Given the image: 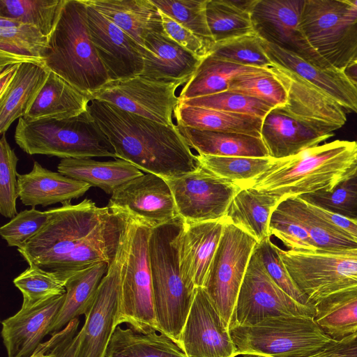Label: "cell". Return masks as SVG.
<instances>
[{"mask_svg":"<svg viewBox=\"0 0 357 357\" xmlns=\"http://www.w3.org/2000/svg\"><path fill=\"white\" fill-rule=\"evenodd\" d=\"M44 227L17 251L29 266L65 280L89 267L115 259L129 215L86 198L49 209Z\"/></svg>","mask_w":357,"mask_h":357,"instance_id":"1","label":"cell"},{"mask_svg":"<svg viewBox=\"0 0 357 357\" xmlns=\"http://www.w3.org/2000/svg\"><path fill=\"white\" fill-rule=\"evenodd\" d=\"M89 111L116 158L165 180L197 170L200 166L177 125H166L91 100Z\"/></svg>","mask_w":357,"mask_h":357,"instance_id":"2","label":"cell"},{"mask_svg":"<svg viewBox=\"0 0 357 357\" xmlns=\"http://www.w3.org/2000/svg\"><path fill=\"white\" fill-rule=\"evenodd\" d=\"M356 169V142L337 139L296 155L275 159L248 187L266 191L281 201L331 190Z\"/></svg>","mask_w":357,"mask_h":357,"instance_id":"3","label":"cell"},{"mask_svg":"<svg viewBox=\"0 0 357 357\" xmlns=\"http://www.w3.org/2000/svg\"><path fill=\"white\" fill-rule=\"evenodd\" d=\"M45 63L91 100L110 82L107 71L91 42L84 0H66L49 38Z\"/></svg>","mask_w":357,"mask_h":357,"instance_id":"4","label":"cell"},{"mask_svg":"<svg viewBox=\"0 0 357 357\" xmlns=\"http://www.w3.org/2000/svg\"><path fill=\"white\" fill-rule=\"evenodd\" d=\"M183 220L178 217L151 229L149 255L154 307L159 333L178 347L195 291L184 282L180 268L178 239Z\"/></svg>","mask_w":357,"mask_h":357,"instance_id":"5","label":"cell"},{"mask_svg":"<svg viewBox=\"0 0 357 357\" xmlns=\"http://www.w3.org/2000/svg\"><path fill=\"white\" fill-rule=\"evenodd\" d=\"M14 139L29 155H45L61 159L111 157L116 158L108 139L99 128L89 109L65 119H18Z\"/></svg>","mask_w":357,"mask_h":357,"instance_id":"6","label":"cell"},{"mask_svg":"<svg viewBox=\"0 0 357 357\" xmlns=\"http://www.w3.org/2000/svg\"><path fill=\"white\" fill-rule=\"evenodd\" d=\"M229 332L238 355L308 357L333 340L311 317H270L252 326L230 327Z\"/></svg>","mask_w":357,"mask_h":357,"instance_id":"7","label":"cell"},{"mask_svg":"<svg viewBox=\"0 0 357 357\" xmlns=\"http://www.w3.org/2000/svg\"><path fill=\"white\" fill-rule=\"evenodd\" d=\"M151 228L129 216L127 256L122 268L116 326L126 323L135 331L159 333L149 255Z\"/></svg>","mask_w":357,"mask_h":357,"instance_id":"8","label":"cell"},{"mask_svg":"<svg viewBox=\"0 0 357 357\" xmlns=\"http://www.w3.org/2000/svg\"><path fill=\"white\" fill-rule=\"evenodd\" d=\"M301 29L331 68L344 71L357 60V8L349 0H305Z\"/></svg>","mask_w":357,"mask_h":357,"instance_id":"9","label":"cell"},{"mask_svg":"<svg viewBox=\"0 0 357 357\" xmlns=\"http://www.w3.org/2000/svg\"><path fill=\"white\" fill-rule=\"evenodd\" d=\"M257 243L253 237L225 221L218 247L202 287L228 329Z\"/></svg>","mask_w":357,"mask_h":357,"instance_id":"10","label":"cell"},{"mask_svg":"<svg viewBox=\"0 0 357 357\" xmlns=\"http://www.w3.org/2000/svg\"><path fill=\"white\" fill-rule=\"evenodd\" d=\"M278 252L294 283L313 305L357 286V250L306 253L278 247Z\"/></svg>","mask_w":357,"mask_h":357,"instance_id":"11","label":"cell"},{"mask_svg":"<svg viewBox=\"0 0 357 357\" xmlns=\"http://www.w3.org/2000/svg\"><path fill=\"white\" fill-rule=\"evenodd\" d=\"M314 306L303 305L284 291L270 277L256 250L243 280L229 327L252 326L270 317H314Z\"/></svg>","mask_w":357,"mask_h":357,"instance_id":"12","label":"cell"},{"mask_svg":"<svg viewBox=\"0 0 357 357\" xmlns=\"http://www.w3.org/2000/svg\"><path fill=\"white\" fill-rule=\"evenodd\" d=\"M178 216L185 222L225 220L229 206L241 187L203 167L166 180Z\"/></svg>","mask_w":357,"mask_h":357,"instance_id":"13","label":"cell"},{"mask_svg":"<svg viewBox=\"0 0 357 357\" xmlns=\"http://www.w3.org/2000/svg\"><path fill=\"white\" fill-rule=\"evenodd\" d=\"M183 81L165 82L142 75L110 81L95 93L92 100L107 102L126 112L166 125L179 104L176 91Z\"/></svg>","mask_w":357,"mask_h":357,"instance_id":"14","label":"cell"},{"mask_svg":"<svg viewBox=\"0 0 357 357\" xmlns=\"http://www.w3.org/2000/svg\"><path fill=\"white\" fill-rule=\"evenodd\" d=\"M127 256V229L114 261L103 277L78 332L76 357H105L116 326L121 273Z\"/></svg>","mask_w":357,"mask_h":357,"instance_id":"15","label":"cell"},{"mask_svg":"<svg viewBox=\"0 0 357 357\" xmlns=\"http://www.w3.org/2000/svg\"><path fill=\"white\" fill-rule=\"evenodd\" d=\"M304 3L305 0H257L251 14L254 31L263 40L318 67L333 68L311 47L301 29Z\"/></svg>","mask_w":357,"mask_h":357,"instance_id":"16","label":"cell"},{"mask_svg":"<svg viewBox=\"0 0 357 357\" xmlns=\"http://www.w3.org/2000/svg\"><path fill=\"white\" fill-rule=\"evenodd\" d=\"M107 206L151 229L179 217L167 181L152 173L143 174L121 186Z\"/></svg>","mask_w":357,"mask_h":357,"instance_id":"17","label":"cell"},{"mask_svg":"<svg viewBox=\"0 0 357 357\" xmlns=\"http://www.w3.org/2000/svg\"><path fill=\"white\" fill-rule=\"evenodd\" d=\"M188 357H236L237 348L229 329L203 287L195 290L193 301L180 338Z\"/></svg>","mask_w":357,"mask_h":357,"instance_id":"18","label":"cell"},{"mask_svg":"<svg viewBox=\"0 0 357 357\" xmlns=\"http://www.w3.org/2000/svg\"><path fill=\"white\" fill-rule=\"evenodd\" d=\"M86 5L90 38L110 81L141 75L144 48L100 12Z\"/></svg>","mask_w":357,"mask_h":357,"instance_id":"19","label":"cell"},{"mask_svg":"<svg viewBox=\"0 0 357 357\" xmlns=\"http://www.w3.org/2000/svg\"><path fill=\"white\" fill-rule=\"evenodd\" d=\"M334 131L296 118L282 107L272 109L263 119L261 138L269 157L282 159L317 146Z\"/></svg>","mask_w":357,"mask_h":357,"instance_id":"20","label":"cell"},{"mask_svg":"<svg viewBox=\"0 0 357 357\" xmlns=\"http://www.w3.org/2000/svg\"><path fill=\"white\" fill-rule=\"evenodd\" d=\"M66 294L22 308L1 321V337L8 357H30L51 333Z\"/></svg>","mask_w":357,"mask_h":357,"instance_id":"21","label":"cell"},{"mask_svg":"<svg viewBox=\"0 0 357 357\" xmlns=\"http://www.w3.org/2000/svg\"><path fill=\"white\" fill-rule=\"evenodd\" d=\"M270 69L287 91L285 112L333 131L345 124L346 112L333 99L289 70L273 64Z\"/></svg>","mask_w":357,"mask_h":357,"instance_id":"22","label":"cell"},{"mask_svg":"<svg viewBox=\"0 0 357 357\" xmlns=\"http://www.w3.org/2000/svg\"><path fill=\"white\" fill-rule=\"evenodd\" d=\"M263 45L273 65L305 80L333 99L346 112L357 114V86L344 71L318 67L290 51L264 40Z\"/></svg>","mask_w":357,"mask_h":357,"instance_id":"23","label":"cell"},{"mask_svg":"<svg viewBox=\"0 0 357 357\" xmlns=\"http://www.w3.org/2000/svg\"><path fill=\"white\" fill-rule=\"evenodd\" d=\"M224 225L225 220L184 222L178 239V257L183 279L190 289L204 286Z\"/></svg>","mask_w":357,"mask_h":357,"instance_id":"24","label":"cell"},{"mask_svg":"<svg viewBox=\"0 0 357 357\" xmlns=\"http://www.w3.org/2000/svg\"><path fill=\"white\" fill-rule=\"evenodd\" d=\"M143 48L141 75L155 80L186 83L202 61L172 40L164 29L149 33Z\"/></svg>","mask_w":357,"mask_h":357,"instance_id":"25","label":"cell"},{"mask_svg":"<svg viewBox=\"0 0 357 357\" xmlns=\"http://www.w3.org/2000/svg\"><path fill=\"white\" fill-rule=\"evenodd\" d=\"M18 196L24 206L34 208L71 201L83 196L91 187L61 173L52 172L35 161L29 173L17 174Z\"/></svg>","mask_w":357,"mask_h":357,"instance_id":"26","label":"cell"},{"mask_svg":"<svg viewBox=\"0 0 357 357\" xmlns=\"http://www.w3.org/2000/svg\"><path fill=\"white\" fill-rule=\"evenodd\" d=\"M142 47L146 36L163 30L160 10L151 0H85Z\"/></svg>","mask_w":357,"mask_h":357,"instance_id":"27","label":"cell"},{"mask_svg":"<svg viewBox=\"0 0 357 357\" xmlns=\"http://www.w3.org/2000/svg\"><path fill=\"white\" fill-rule=\"evenodd\" d=\"M91 99L64 79L51 71L26 114L29 121L65 119L89 110Z\"/></svg>","mask_w":357,"mask_h":357,"instance_id":"28","label":"cell"},{"mask_svg":"<svg viewBox=\"0 0 357 357\" xmlns=\"http://www.w3.org/2000/svg\"><path fill=\"white\" fill-rule=\"evenodd\" d=\"M51 70L45 64L20 63L13 82L0 96V133L29 112Z\"/></svg>","mask_w":357,"mask_h":357,"instance_id":"29","label":"cell"},{"mask_svg":"<svg viewBox=\"0 0 357 357\" xmlns=\"http://www.w3.org/2000/svg\"><path fill=\"white\" fill-rule=\"evenodd\" d=\"M280 202L275 195L252 187H245L235 195L225 221L253 237L259 243L269 234L271 214Z\"/></svg>","mask_w":357,"mask_h":357,"instance_id":"30","label":"cell"},{"mask_svg":"<svg viewBox=\"0 0 357 357\" xmlns=\"http://www.w3.org/2000/svg\"><path fill=\"white\" fill-rule=\"evenodd\" d=\"M57 170L91 187L99 188L111 195L123 185L143 174L132 164L120 158L107 161L92 158L61 159Z\"/></svg>","mask_w":357,"mask_h":357,"instance_id":"31","label":"cell"},{"mask_svg":"<svg viewBox=\"0 0 357 357\" xmlns=\"http://www.w3.org/2000/svg\"><path fill=\"white\" fill-rule=\"evenodd\" d=\"M49 37L18 20L0 17V71L17 63L45 64Z\"/></svg>","mask_w":357,"mask_h":357,"instance_id":"32","label":"cell"},{"mask_svg":"<svg viewBox=\"0 0 357 357\" xmlns=\"http://www.w3.org/2000/svg\"><path fill=\"white\" fill-rule=\"evenodd\" d=\"M278 204L306 229L317 252L357 250L355 240L319 215L312 204L301 197H288L281 200Z\"/></svg>","mask_w":357,"mask_h":357,"instance_id":"33","label":"cell"},{"mask_svg":"<svg viewBox=\"0 0 357 357\" xmlns=\"http://www.w3.org/2000/svg\"><path fill=\"white\" fill-rule=\"evenodd\" d=\"M178 127L189 146L199 155L269 157L261 137L241 133L202 130L180 126Z\"/></svg>","mask_w":357,"mask_h":357,"instance_id":"34","label":"cell"},{"mask_svg":"<svg viewBox=\"0 0 357 357\" xmlns=\"http://www.w3.org/2000/svg\"><path fill=\"white\" fill-rule=\"evenodd\" d=\"M174 115L180 126L261 137L263 119L259 117L182 104L178 105Z\"/></svg>","mask_w":357,"mask_h":357,"instance_id":"35","label":"cell"},{"mask_svg":"<svg viewBox=\"0 0 357 357\" xmlns=\"http://www.w3.org/2000/svg\"><path fill=\"white\" fill-rule=\"evenodd\" d=\"M109 265L101 262L69 277L65 284L66 298L51 333L58 332L71 321L85 314Z\"/></svg>","mask_w":357,"mask_h":357,"instance_id":"36","label":"cell"},{"mask_svg":"<svg viewBox=\"0 0 357 357\" xmlns=\"http://www.w3.org/2000/svg\"><path fill=\"white\" fill-rule=\"evenodd\" d=\"M105 357H188L172 340L151 331L142 334L116 326Z\"/></svg>","mask_w":357,"mask_h":357,"instance_id":"37","label":"cell"},{"mask_svg":"<svg viewBox=\"0 0 357 357\" xmlns=\"http://www.w3.org/2000/svg\"><path fill=\"white\" fill-rule=\"evenodd\" d=\"M257 0H208L206 19L214 43L254 33L251 20Z\"/></svg>","mask_w":357,"mask_h":357,"instance_id":"38","label":"cell"},{"mask_svg":"<svg viewBox=\"0 0 357 357\" xmlns=\"http://www.w3.org/2000/svg\"><path fill=\"white\" fill-rule=\"evenodd\" d=\"M314 305L315 321L333 340L357 332V286L330 295Z\"/></svg>","mask_w":357,"mask_h":357,"instance_id":"39","label":"cell"},{"mask_svg":"<svg viewBox=\"0 0 357 357\" xmlns=\"http://www.w3.org/2000/svg\"><path fill=\"white\" fill-rule=\"evenodd\" d=\"M261 70L264 69L220 61L208 56L185 84L178 96L179 101L227 91L234 77Z\"/></svg>","mask_w":357,"mask_h":357,"instance_id":"40","label":"cell"},{"mask_svg":"<svg viewBox=\"0 0 357 357\" xmlns=\"http://www.w3.org/2000/svg\"><path fill=\"white\" fill-rule=\"evenodd\" d=\"M66 0H0V17L30 24L50 38Z\"/></svg>","mask_w":357,"mask_h":357,"instance_id":"41","label":"cell"},{"mask_svg":"<svg viewBox=\"0 0 357 357\" xmlns=\"http://www.w3.org/2000/svg\"><path fill=\"white\" fill-rule=\"evenodd\" d=\"M202 167L213 174L236 183L242 188L248 187L273 164L271 157H239L197 155Z\"/></svg>","mask_w":357,"mask_h":357,"instance_id":"42","label":"cell"},{"mask_svg":"<svg viewBox=\"0 0 357 357\" xmlns=\"http://www.w3.org/2000/svg\"><path fill=\"white\" fill-rule=\"evenodd\" d=\"M263 43L264 40L254 32L215 43L209 56L241 66L270 69L273 63L266 54Z\"/></svg>","mask_w":357,"mask_h":357,"instance_id":"43","label":"cell"},{"mask_svg":"<svg viewBox=\"0 0 357 357\" xmlns=\"http://www.w3.org/2000/svg\"><path fill=\"white\" fill-rule=\"evenodd\" d=\"M66 280L59 275L29 266L13 280L23 297L22 308L31 307L66 294Z\"/></svg>","mask_w":357,"mask_h":357,"instance_id":"44","label":"cell"},{"mask_svg":"<svg viewBox=\"0 0 357 357\" xmlns=\"http://www.w3.org/2000/svg\"><path fill=\"white\" fill-rule=\"evenodd\" d=\"M228 90L264 101L273 107L287 102V91L271 69L239 75L229 84Z\"/></svg>","mask_w":357,"mask_h":357,"instance_id":"45","label":"cell"},{"mask_svg":"<svg viewBox=\"0 0 357 357\" xmlns=\"http://www.w3.org/2000/svg\"><path fill=\"white\" fill-rule=\"evenodd\" d=\"M298 197L314 206L357 220V169L331 190H320Z\"/></svg>","mask_w":357,"mask_h":357,"instance_id":"46","label":"cell"},{"mask_svg":"<svg viewBox=\"0 0 357 357\" xmlns=\"http://www.w3.org/2000/svg\"><path fill=\"white\" fill-rule=\"evenodd\" d=\"M179 104L248 114L261 119L275 108L257 98L229 90L209 96L182 100L179 101Z\"/></svg>","mask_w":357,"mask_h":357,"instance_id":"47","label":"cell"},{"mask_svg":"<svg viewBox=\"0 0 357 357\" xmlns=\"http://www.w3.org/2000/svg\"><path fill=\"white\" fill-rule=\"evenodd\" d=\"M158 8L212 47L215 43L206 19L208 0H151Z\"/></svg>","mask_w":357,"mask_h":357,"instance_id":"48","label":"cell"},{"mask_svg":"<svg viewBox=\"0 0 357 357\" xmlns=\"http://www.w3.org/2000/svg\"><path fill=\"white\" fill-rule=\"evenodd\" d=\"M269 234L280 240L289 250L306 253L318 252L306 229L279 204L271 216Z\"/></svg>","mask_w":357,"mask_h":357,"instance_id":"49","label":"cell"},{"mask_svg":"<svg viewBox=\"0 0 357 357\" xmlns=\"http://www.w3.org/2000/svg\"><path fill=\"white\" fill-rule=\"evenodd\" d=\"M18 158L8 144L5 134L0 139V213L13 218L17 214V165Z\"/></svg>","mask_w":357,"mask_h":357,"instance_id":"50","label":"cell"},{"mask_svg":"<svg viewBox=\"0 0 357 357\" xmlns=\"http://www.w3.org/2000/svg\"><path fill=\"white\" fill-rule=\"evenodd\" d=\"M256 250L268 274L284 291L303 305L314 306L291 279L271 237L258 243Z\"/></svg>","mask_w":357,"mask_h":357,"instance_id":"51","label":"cell"},{"mask_svg":"<svg viewBox=\"0 0 357 357\" xmlns=\"http://www.w3.org/2000/svg\"><path fill=\"white\" fill-rule=\"evenodd\" d=\"M50 215L49 210H24L0 228L1 236L9 247L20 248L44 227Z\"/></svg>","mask_w":357,"mask_h":357,"instance_id":"52","label":"cell"},{"mask_svg":"<svg viewBox=\"0 0 357 357\" xmlns=\"http://www.w3.org/2000/svg\"><path fill=\"white\" fill-rule=\"evenodd\" d=\"M79 324V318L75 319L61 331L52 333L30 357H76Z\"/></svg>","mask_w":357,"mask_h":357,"instance_id":"53","label":"cell"},{"mask_svg":"<svg viewBox=\"0 0 357 357\" xmlns=\"http://www.w3.org/2000/svg\"><path fill=\"white\" fill-rule=\"evenodd\" d=\"M160 14L164 31L172 40L201 60L209 56L211 45L160 10Z\"/></svg>","mask_w":357,"mask_h":357,"instance_id":"54","label":"cell"},{"mask_svg":"<svg viewBox=\"0 0 357 357\" xmlns=\"http://www.w3.org/2000/svg\"><path fill=\"white\" fill-rule=\"evenodd\" d=\"M308 357H357V333L333 342Z\"/></svg>","mask_w":357,"mask_h":357,"instance_id":"55","label":"cell"},{"mask_svg":"<svg viewBox=\"0 0 357 357\" xmlns=\"http://www.w3.org/2000/svg\"><path fill=\"white\" fill-rule=\"evenodd\" d=\"M313 206L319 215L325 218L357 242V220H351L317 206Z\"/></svg>","mask_w":357,"mask_h":357,"instance_id":"56","label":"cell"},{"mask_svg":"<svg viewBox=\"0 0 357 357\" xmlns=\"http://www.w3.org/2000/svg\"><path fill=\"white\" fill-rule=\"evenodd\" d=\"M20 63L10 65L0 71V96L10 86L15 78Z\"/></svg>","mask_w":357,"mask_h":357,"instance_id":"57","label":"cell"},{"mask_svg":"<svg viewBox=\"0 0 357 357\" xmlns=\"http://www.w3.org/2000/svg\"><path fill=\"white\" fill-rule=\"evenodd\" d=\"M348 79L357 86V61L350 63L344 70Z\"/></svg>","mask_w":357,"mask_h":357,"instance_id":"58","label":"cell"},{"mask_svg":"<svg viewBox=\"0 0 357 357\" xmlns=\"http://www.w3.org/2000/svg\"><path fill=\"white\" fill-rule=\"evenodd\" d=\"M243 357H267V356L259 355V354H243Z\"/></svg>","mask_w":357,"mask_h":357,"instance_id":"59","label":"cell"},{"mask_svg":"<svg viewBox=\"0 0 357 357\" xmlns=\"http://www.w3.org/2000/svg\"><path fill=\"white\" fill-rule=\"evenodd\" d=\"M350 3L357 8V0H349Z\"/></svg>","mask_w":357,"mask_h":357,"instance_id":"60","label":"cell"},{"mask_svg":"<svg viewBox=\"0 0 357 357\" xmlns=\"http://www.w3.org/2000/svg\"><path fill=\"white\" fill-rule=\"evenodd\" d=\"M356 155L357 159V141L356 142Z\"/></svg>","mask_w":357,"mask_h":357,"instance_id":"61","label":"cell"},{"mask_svg":"<svg viewBox=\"0 0 357 357\" xmlns=\"http://www.w3.org/2000/svg\"><path fill=\"white\" fill-rule=\"evenodd\" d=\"M357 333V332H356Z\"/></svg>","mask_w":357,"mask_h":357,"instance_id":"62","label":"cell"},{"mask_svg":"<svg viewBox=\"0 0 357 357\" xmlns=\"http://www.w3.org/2000/svg\"><path fill=\"white\" fill-rule=\"evenodd\" d=\"M357 61V60H356Z\"/></svg>","mask_w":357,"mask_h":357,"instance_id":"63","label":"cell"}]
</instances>
